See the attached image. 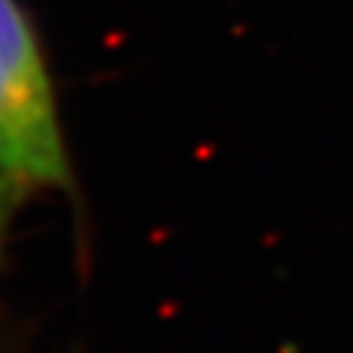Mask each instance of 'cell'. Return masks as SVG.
<instances>
[{
  "label": "cell",
  "mask_w": 353,
  "mask_h": 353,
  "mask_svg": "<svg viewBox=\"0 0 353 353\" xmlns=\"http://www.w3.org/2000/svg\"><path fill=\"white\" fill-rule=\"evenodd\" d=\"M0 176L30 194L74 185L57 80L24 0H0Z\"/></svg>",
  "instance_id": "6da1fadb"
},
{
  "label": "cell",
  "mask_w": 353,
  "mask_h": 353,
  "mask_svg": "<svg viewBox=\"0 0 353 353\" xmlns=\"http://www.w3.org/2000/svg\"><path fill=\"white\" fill-rule=\"evenodd\" d=\"M30 197V192H24L21 185L9 183L0 176V250H3V245L9 241V233H12V224H15V215L21 203H24Z\"/></svg>",
  "instance_id": "7a4b0ae2"
}]
</instances>
